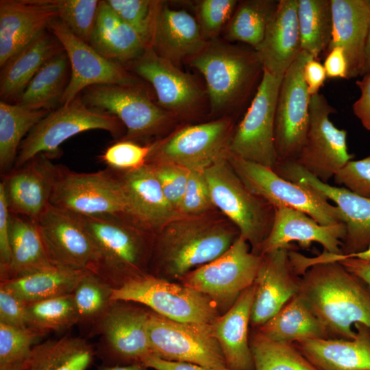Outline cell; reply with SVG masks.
<instances>
[{
    "label": "cell",
    "mask_w": 370,
    "mask_h": 370,
    "mask_svg": "<svg viewBox=\"0 0 370 370\" xmlns=\"http://www.w3.org/2000/svg\"><path fill=\"white\" fill-rule=\"evenodd\" d=\"M297 295L331 338L353 339L358 323L370 328V292L339 262L309 267L301 276Z\"/></svg>",
    "instance_id": "cell-1"
},
{
    "label": "cell",
    "mask_w": 370,
    "mask_h": 370,
    "mask_svg": "<svg viewBox=\"0 0 370 370\" xmlns=\"http://www.w3.org/2000/svg\"><path fill=\"white\" fill-rule=\"evenodd\" d=\"M237 228L201 216L182 217L154 236L149 273L173 282L225 252L238 237Z\"/></svg>",
    "instance_id": "cell-2"
},
{
    "label": "cell",
    "mask_w": 370,
    "mask_h": 370,
    "mask_svg": "<svg viewBox=\"0 0 370 370\" xmlns=\"http://www.w3.org/2000/svg\"><path fill=\"white\" fill-rule=\"evenodd\" d=\"M78 216L99 251L98 275L114 288L149 273L154 240L150 232L121 217Z\"/></svg>",
    "instance_id": "cell-3"
},
{
    "label": "cell",
    "mask_w": 370,
    "mask_h": 370,
    "mask_svg": "<svg viewBox=\"0 0 370 370\" xmlns=\"http://www.w3.org/2000/svg\"><path fill=\"white\" fill-rule=\"evenodd\" d=\"M188 62L204 76L214 113L241 107L263 74L255 50L217 41L208 42L203 51Z\"/></svg>",
    "instance_id": "cell-4"
},
{
    "label": "cell",
    "mask_w": 370,
    "mask_h": 370,
    "mask_svg": "<svg viewBox=\"0 0 370 370\" xmlns=\"http://www.w3.org/2000/svg\"><path fill=\"white\" fill-rule=\"evenodd\" d=\"M50 204L81 216L111 215L134 221L125 186L110 168L87 173L57 165Z\"/></svg>",
    "instance_id": "cell-5"
},
{
    "label": "cell",
    "mask_w": 370,
    "mask_h": 370,
    "mask_svg": "<svg viewBox=\"0 0 370 370\" xmlns=\"http://www.w3.org/2000/svg\"><path fill=\"white\" fill-rule=\"evenodd\" d=\"M214 206L219 208L238 229L259 255L275 217V207L251 192L227 160L222 158L204 171Z\"/></svg>",
    "instance_id": "cell-6"
},
{
    "label": "cell",
    "mask_w": 370,
    "mask_h": 370,
    "mask_svg": "<svg viewBox=\"0 0 370 370\" xmlns=\"http://www.w3.org/2000/svg\"><path fill=\"white\" fill-rule=\"evenodd\" d=\"M112 301H126L145 306L170 320L210 324L221 314L206 295L178 282L151 273L113 288Z\"/></svg>",
    "instance_id": "cell-7"
},
{
    "label": "cell",
    "mask_w": 370,
    "mask_h": 370,
    "mask_svg": "<svg viewBox=\"0 0 370 370\" xmlns=\"http://www.w3.org/2000/svg\"><path fill=\"white\" fill-rule=\"evenodd\" d=\"M123 127L114 115L86 106L79 95L49 112L34 127L19 147L13 169L41 153L52 158L63 142L81 132L101 130L116 137L121 135Z\"/></svg>",
    "instance_id": "cell-8"
},
{
    "label": "cell",
    "mask_w": 370,
    "mask_h": 370,
    "mask_svg": "<svg viewBox=\"0 0 370 370\" xmlns=\"http://www.w3.org/2000/svg\"><path fill=\"white\" fill-rule=\"evenodd\" d=\"M262 256L241 235L223 254L188 273L180 283L208 297L220 314L227 312L254 282Z\"/></svg>",
    "instance_id": "cell-9"
},
{
    "label": "cell",
    "mask_w": 370,
    "mask_h": 370,
    "mask_svg": "<svg viewBox=\"0 0 370 370\" xmlns=\"http://www.w3.org/2000/svg\"><path fill=\"white\" fill-rule=\"evenodd\" d=\"M227 158L246 187L274 207L283 206L304 212L321 225L343 223L338 208L312 189L282 177L271 168L244 160L230 151Z\"/></svg>",
    "instance_id": "cell-10"
},
{
    "label": "cell",
    "mask_w": 370,
    "mask_h": 370,
    "mask_svg": "<svg viewBox=\"0 0 370 370\" xmlns=\"http://www.w3.org/2000/svg\"><path fill=\"white\" fill-rule=\"evenodd\" d=\"M234 131L228 117L184 127L153 143L147 164H172L189 171H204L227 156Z\"/></svg>",
    "instance_id": "cell-11"
},
{
    "label": "cell",
    "mask_w": 370,
    "mask_h": 370,
    "mask_svg": "<svg viewBox=\"0 0 370 370\" xmlns=\"http://www.w3.org/2000/svg\"><path fill=\"white\" fill-rule=\"evenodd\" d=\"M147 332L156 357L212 370H231L211 324L177 322L149 310Z\"/></svg>",
    "instance_id": "cell-12"
},
{
    "label": "cell",
    "mask_w": 370,
    "mask_h": 370,
    "mask_svg": "<svg viewBox=\"0 0 370 370\" xmlns=\"http://www.w3.org/2000/svg\"><path fill=\"white\" fill-rule=\"evenodd\" d=\"M81 97L88 107L110 113L120 120L127 130L121 139L123 140L156 136L174 118L153 102L140 84L92 86L86 88Z\"/></svg>",
    "instance_id": "cell-13"
},
{
    "label": "cell",
    "mask_w": 370,
    "mask_h": 370,
    "mask_svg": "<svg viewBox=\"0 0 370 370\" xmlns=\"http://www.w3.org/2000/svg\"><path fill=\"white\" fill-rule=\"evenodd\" d=\"M283 77H275L263 71L254 97L233 132L230 153L271 169L275 167L278 162L275 115Z\"/></svg>",
    "instance_id": "cell-14"
},
{
    "label": "cell",
    "mask_w": 370,
    "mask_h": 370,
    "mask_svg": "<svg viewBox=\"0 0 370 370\" xmlns=\"http://www.w3.org/2000/svg\"><path fill=\"white\" fill-rule=\"evenodd\" d=\"M126 301H114L94 330L101 336L97 354L103 365L143 362L155 356L149 340V309Z\"/></svg>",
    "instance_id": "cell-15"
},
{
    "label": "cell",
    "mask_w": 370,
    "mask_h": 370,
    "mask_svg": "<svg viewBox=\"0 0 370 370\" xmlns=\"http://www.w3.org/2000/svg\"><path fill=\"white\" fill-rule=\"evenodd\" d=\"M312 58L301 51L283 77L275 115L277 163L295 161L304 143L310 123L311 96L304 78V68Z\"/></svg>",
    "instance_id": "cell-16"
},
{
    "label": "cell",
    "mask_w": 370,
    "mask_h": 370,
    "mask_svg": "<svg viewBox=\"0 0 370 370\" xmlns=\"http://www.w3.org/2000/svg\"><path fill=\"white\" fill-rule=\"evenodd\" d=\"M336 110L323 94L310 97V123L301 149L295 162L320 181L328 183L354 156L348 152L347 131L330 119Z\"/></svg>",
    "instance_id": "cell-17"
},
{
    "label": "cell",
    "mask_w": 370,
    "mask_h": 370,
    "mask_svg": "<svg viewBox=\"0 0 370 370\" xmlns=\"http://www.w3.org/2000/svg\"><path fill=\"white\" fill-rule=\"evenodd\" d=\"M36 223L53 266L98 274L99 251L77 214L50 204Z\"/></svg>",
    "instance_id": "cell-18"
},
{
    "label": "cell",
    "mask_w": 370,
    "mask_h": 370,
    "mask_svg": "<svg viewBox=\"0 0 370 370\" xmlns=\"http://www.w3.org/2000/svg\"><path fill=\"white\" fill-rule=\"evenodd\" d=\"M69 58L71 76L61 104L73 101L86 88L103 84L138 85V79L123 65L103 56L88 43L73 34L58 18L49 25Z\"/></svg>",
    "instance_id": "cell-19"
},
{
    "label": "cell",
    "mask_w": 370,
    "mask_h": 370,
    "mask_svg": "<svg viewBox=\"0 0 370 370\" xmlns=\"http://www.w3.org/2000/svg\"><path fill=\"white\" fill-rule=\"evenodd\" d=\"M273 171L286 180L312 189L336 204L346 225L341 254H357L370 247V199L357 195L344 187L320 181L295 161L278 162Z\"/></svg>",
    "instance_id": "cell-20"
},
{
    "label": "cell",
    "mask_w": 370,
    "mask_h": 370,
    "mask_svg": "<svg viewBox=\"0 0 370 370\" xmlns=\"http://www.w3.org/2000/svg\"><path fill=\"white\" fill-rule=\"evenodd\" d=\"M132 69L153 88L158 104L173 117H188L202 108L204 94L196 80L148 47Z\"/></svg>",
    "instance_id": "cell-21"
},
{
    "label": "cell",
    "mask_w": 370,
    "mask_h": 370,
    "mask_svg": "<svg viewBox=\"0 0 370 370\" xmlns=\"http://www.w3.org/2000/svg\"><path fill=\"white\" fill-rule=\"evenodd\" d=\"M291 245L262 255L254 284V299L251 313V328L256 329L273 317L297 294L301 281L291 262Z\"/></svg>",
    "instance_id": "cell-22"
},
{
    "label": "cell",
    "mask_w": 370,
    "mask_h": 370,
    "mask_svg": "<svg viewBox=\"0 0 370 370\" xmlns=\"http://www.w3.org/2000/svg\"><path fill=\"white\" fill-rule=\"evenodd\" d=\"M51 159L41 153L1 175L10 213L36 221L49 206L57 167Z\"/></svg>",
    "instance_id": "cell-23"
},
{
    "label": "cell",
    "mask_w": 370,
    "mask_h": 370,
    "mask_svg": "<svg viewBox=\"0 0 370 370\" xmlns=\"http://www.w3.org/2000/svg\"><path fill=\"white\" fill-rule=\"evenodd\" d=\"M345 234L346 225L344 223L321 225L304 212L279 206L275 207L273 223L261 245L259 255L289 247L295 241L304 249L310 247L312 243H317L325 251L341 254V247Z\"/></svg>",
    "instance_id": "cell-24"
},
{
    "label": "cell",
    "mask_w": 370,
    "mask_h": 370,
    "mask_svg": "<svg viewBox=\"0 0 370 370\" xmlns=\"http://www.w3.org/2000/svg\"><path fill=\"white\" fill-rule=\"evenodd\" d=\"M57 18V12L48 0H1V68Z\"/></svg>",
    "instance_id": "cell-25"
},
{
    "label": "cell",
    "mask_w": 370,
    "mask_h": 370,
    "mask_svg": "<svg viewBox=\"0 0 370 370\" xmlns=\"http://www.w3.org/2000/svg\"><path fill=\"white\" fill-rule=\"evenodd\" d=\"M117 172L127 194L132 219L139 226L150 232H158L184 217L166 198L151 165Z\"/></svg>",
    "instance_id": "cell-26"
},
{
    "label": "cell",
    "mask_w": 370,
    "mask_h": 370,
    "mask_svg": "<svg viewBox=\"0 0 370 370\" xmlns=\"http://www.w3.org/2000/svg\"><path fill=\"white\" fill-rule=\"evenodd\" d=\"M208 42L190 13L162 3L150 45L157 55L178 66L203 51Z\"/></svg>",
    "instance_id": "cell-27"
},
{
    "label": "cell",
    "mask_w": 370,
    "mask_h": 370,
    "mask_svg": "<svg viewBox=\"0 0 370 370\" xmlns=\"http://www.w3.org/2000/svg\"><path fill=\"white\" fill-rule=\"evenodd\" d=\"M332 39L327 53L336 47L344 49L347 79L362 76L365 48L370 27V0H331Z\"/></svg>",
    "instance_id": "cell-28"
},
{
    "label": "cell",
    "mask_w": 370,
    "mask_h": 370,
    "mask_svg": "<svg viewBox=\"0 0 370 370\" xmlns=\"http://www.w3.org/2000/svg\"><path fill=\"white\" fill-rule=\"evenodd\" d=\"M297 5L298 0L279 1L263 40L255 50L263 71L275 77H283L301 52Z\"/></svg>",
    "instance_id": "cell-29"
},
{
    "label": "cell",
    "mask_w": 370,
    "mask_h": 370,
    "mask_svg": "<svg viewBox=\"0 0 370 370\" xmlns=\"http://www.w3.org/2000/svg\"><path fill=\"white\" fill-rule=\"evenodd\" d=\"M353 339H305L293 343L318 370H370V328L354 324Z\"/></svg>",
    "instance_id": "cell-30"
},
{
    "label": "cell",
    "mask_w": 370,
    "mask_h": 370,
    "mask_svg": "<svg viewBox=\"0 0 370 370\" xmlns=\"http://www.w3.org/2000/svg\"><path fill=\"white\" fill-rule=\"evenodd\" d=\"M253 284L234 305L210 324L226 364L231 370H254L249 345L251 313L254 299Z\"/></svg>",
    "instance_id": "cell-31"
},
{
    "label": "cell",
    "mask_w": 370,
    "mask_h": 370,
    "mask_svg": "<svg viewBox=\"0 0 370 370\" xmlns=\"http://www.w3.org/2000/svg\"><path fill=\"white\" fill-rule=\"evenodd\" d=\"M63 51L61 42L48 28L13 56L1 70L0 96L3 101L17 99L41 67Z\"/></svg>",
    "instance_id": "cell-32"
},
{
    "label": "cell",
    "mask_w": 370,
    "mask_h": 370,
    "mask_svg": "<svg viewBox=\"0 0 370 370\" xmlns=\"http://www.w3.org/2000/svg\"><path fill=\"white\" fill-rule=\"evenodd\" d=\"M89 45L106 58L123 65L138 58L147 47L138 33L108 5L100 1Z\"/></svg>",
    "instance_id": "cell-33"
},
{
    "label": "cell",
    "mask_w": 370,
    "mask_h": 370,
    "mask_svg": "<svg viewBox=\"0 0 370 370\" xmlns=\"http://www.w3.org/2000/svg\"><path fill=\"white\" fill-rule=\"evenodd\" d=\"M11 260L0 272V281L22 276L53 266L48 257L36 221L10 213Z\"/></svg>",
    "instance_id": "cell-34"
},
{
    "label": "cell",
    "mask_w": 370,
    "mask_h": 370,
    "mask_svg": "<svg viewBox=\"0 0 370 370\" xmlns=\"http://www.w3.org/2000/svg\"><path fill=\"white\" fill-rule=\"evenodd\" d=\"M89 271L51 266L1 281L0 286L29 304L73 293L79 282Z\"/></svg>",
    "instance_id": "cell-35"
},
{
    "label": "cell",
    "mask_w": 370,
    "mask_h": 370,
    "mask_svg": "<svg viewBox=\"0 0 370 370\" xmlns=\"http://www.w3.org/2000/svg\"><path fill=\"white\" fill-rule=\"evenodd\" d=\"M96 354L84 338L65 336L35 345L21 370H86Z\"/></svg>",
    "instance_id": "cell-36"
},
{
    "label": "cell",
    "mask_w": 370,
    "mask_h": 370,
    "mask_svg": "<svg viewBox=\"0 0 370 370\" xmlns=\"http://www.w3.org/2000/svg\"><path fill=\"white\" fill-rule=\"evenodd\" d=\"M256 329L271 339L287 343L330 338L323 323L297 294L273 317Z\"/></svg>",
    "instance_id": "cell-37"
},
{
    "label": "cell",
    "mask_w": 370,
    "mask_h": 370,
    "mask_svg": "<svg viewBox=\"0 0 370 370\" xmlns=\"http://www.w3.org/2000/svg\"><path fill=\"white\" fill-rule=\"evenodd\" d=\"M69 67L70 63L64 51L53 56L34 76L16 104L51 111L61 103L69 81Z\"/></svg>",
    "instance_id": "cell-38"
},
{
    "label": "cell",
    "mask_w": 370,
    "mask_h": 370,
    "mask_svg": "<svg viewBox=\"0 0 370 370\" xmlns=\"http://www.w3.org/2000/svg\"><path fill=\"white\" fill-rule=\"evenodd\" d=\"M49 112L0 101V170L1 175L14 166L19 147L34 127Z\"/></svg>",
    "instance_id": "cell-39"
},
{
    "label": "cell",
    "mask_w": 370,
    "mask_h": 370,
    "mask_svg": "<svg viewBox=\"0 0 370 370\" xmlns=\"http://www.w3.org/2000/svg\"><path fill=\"white\" fill-rule=\"evenodd\" d=\"M297 21L301 51L317 60L332 39L331 0H298Z\"/></svg>",
    "instance_id": "cell-40"
},
{
    "label": "cell",
    "mask_w": 370,
    "mask_h": 370,
    "mask_svg": "<svg viewBox=\"0 0 370 370\" xmlns=\"http://www.w3.org/2000/svg\"><path fill=\"white\" fill-rule=\"evenodd\" d=\"M278 2L274 0L239 1L226 26L227 40L247 43L256 50L263 40Z\"/></svg>",
    "instance_id": "cell-41"
},
{
    "label": "cell",
    "mask_w": 370,
    "mask_h": 370,
    "mask_svg": "<svg viewBox=\"0 0 370 370\" xmlns=\"http://www.w3.org/2000/svg\"><path fill=\"white\" fill-rule=\"evenodd\" d=\"M254 370H318L293 343L271 339L257 329L249 332Z\"/></svg>",
    "instance_id": "cell-42"
},
{
    "label": "cell",
    "mask_w": 370,
    "mask_h": 370,
    "mask_svg": "<svg viewBox=\"0 0 370 370\" xmlns=\"http://www.w3.org/2000/svg\"><path fill=\"white\" fill-rule=\"evenodd\" d=\"M112 285L101 275L89 271L73 293L79 323L92 326L93 330L111 308Z\"/></svg>",
    "instance_id": "cell-43"
},
{
    "label": "cell",
    "mask_w": 370,
    "mask_h": 370,
    "mask_svg": "<svg viewBox=\"0 0 370 370\" xmlns=\"http://www.w3.org/2000/svg\"><path fill=\"white\" fill-rule=\"evenodd\" d=\"M27 326L45 332H60L79 323L73 293L27 304Z\"/></svg>",
    "instance_id": "cell-44"
},
{
    "label": "cell",
    "mask_w": 370,
    "mask_h": 370,
    "mask_svg": "<svg viewBox=\"0 0 370 370\" xmlns=\"http://www.w3.org/2000/svg\"><path fill=\"white\" fill-rule=\"evenodd\" d=\"M46 332L0 323V369L21 365Z\"/></svg>",
    "instance_id": "cell-45"
},
{
    "label": "cell",
    "mask_w": 370,
    "mask_h": 370,
    "mask_svg": "<svg viewBox=\"0 0 370 370\" xmlns=\"http://www.w3.org/2000/svg\"><path fill=\"white\" fill-rule=\"evenodd\" d=\"M123 21L150 47L155 23L162 1L152 0H106Z\"/></svg>",
    "instance_id": "cell-46"
},
{
    "label": "cell",
    "mask_w": 370,
    "mask_h": 370,
    "mask_svg": "<svg viewBox=\"0 0 370 370\" xmlns=\"http://www.w3.org/2000/svg\"><path fill=\"white\" fill-rule=\"evenodd\" d=\"M58 18L77 37L89 44L98 12L97 0H48Z\"/></svg>",
    "instance_id": "cell-47"
},
{
    "label": "cell",
    "mask_w": 370,
    "mask_h": 370,
    "mask_svg": "<svg viewBox=\"0 0 370 370\" xmlns=\"http://www.w3.org/2000/svg\"><path fill=\"white\" fill-rule=\"evenodd\" d=\"M152 143L140 145L132 140H120L108 147L100 156L108 168L117 171H127L147 164Z\"/></svg>",
    "instance_id": "cell-48"
},
{
    "label": "cell",
    "mask_w": 370,
    "mask_h": 370,
    "mask_svg": "<svg viewBox=\"0 0 370 370\" xmlns=\"http://www.w3.org/2000/svg\"><path fill=\"white\" fill-rule=\"evenodd\" d=\"M238 1L203 0L197 3V21L204 38L214 39L230 20Z\"/></svg>",
    "instance_id": "cell-49"
},
{
    "label": "cell",
    "mask_w": 370,
    "mask_h": 370,
    "mask_svg": "<svg viewBox=\"0 0 370 370\" xmlns=\"http://www.w3.org/2000/svg\"><path fill=\"white\" fill-rule=\"evenodd\" d=\"M213 206L204 171H190L180 213L184 217L201 216Z\"/></svg>",
    "instance_id": "cell-50"
},
{
    "label": "cell",
    "mask_w": 370,
    "mask_h": 370,
    "mask_svg": "<svg viewBox=\"0 0 370 370\" xmlns=\"http://www.w3.org/2000/svg\"><path fill=\"white\" fill-rule=\"evenodd\" d=\"M149 165L151 166L166 198L179 212L190 171L172 164Z\"/></svg>",
    "instance_id": "cell-51"
},
{
    "label": "cell",
    "mask_w": 370,
    "mask_h": 370,
    "mask_svg": "<svg viewBox=\"0 0 370 370\" xmlns=\"http://www.w3.org/2000/svg\"><path fill=\"white\" fill-rule=\"evenodd\" d=\"M336 184L360 197L370 199V156L350 160L334 176Z\"/></svg>",
    "instance_id": "cell-52"
},
{
    "label": "cell",
    "mask_w": 370,
    "mask_h": 370,
    "mask_svg": "<svg viewBox=\"0 0 370 370\" xmlns=\"http://www.w3.org/2000/svg\"><path fill=\"white\" fill-rule=\"evenodd\" d=\"M26 308L27 303L0 286V323L18 328L28 327Z\"/></svg>",
    "instance_id": "cell-53"
},
{
    "label": "cell",
    "mask_w": 370,
    "mask_h": 370,
    "mask_svg": "<svg viewBox=\"0 0 370 370\" xmlns=\"http://www.w3.org/2000/svg\"><path fill=\"white\" fill-rule=\"evenodd\" d=\"M10 215L3 183H0V272L10 264L11 248L10 240Z\"/></svg>",
    "instance_id": "cell-54"
},
{
    "label": "cell",
    "mask_w": 370,
    "mask_h": 370,
    "mask_svg": "<svg viewBox=\"0 0 370 370\" xmlns=\"http://www.w3.org/2000/svg\"><path fill=\"white\" fill-rule=\"evenodd\" d=\"M356 83L360 90V95L353 104V112L362 125L367 130H370V72Z\"/></svg>",
    "instance_id": "cell-55"
},
{
    "label": "cell",
    "mask_w": 370,
    "mask_h": 370,
    "mask_svg": "<svg viewBox=\"0 0 370 370\" xmlns=\"http://www.w3.org/2000/svg\"><path fill=\"white\" fill-rule=\"evenodd\" d=\"M323 66L327 77L347 79V63L344 49L341 47H336L330 51L325 59Z\"/></svg>",
    "instance_id": "cell-56"
},
{
    "label": "cell",
    "mask_w": 370,
    "mask_h": 370,
    "mask_svg": "<svg viewBox=\"0 0 370 370\" xmlns=\"http://www.w3.org/2000/svg\"><path fill=\"white\" fill-rule=\"evenodd\" d=\"M327 77L323 64L316 59L308 60L304 68V78L310 96L319 93Z\"/></svg>",
    "instance_id": "cell-57"
},
{
    "label": "cell",
    "mask_w": 370,
    "mask_h": 370,
    "mask_svg": "<svg viewBox=\"0 0 370 370\" xmlns=\"http://www.w3.org/2000/svg\"><path fill=\"white\" fill-rule=\"evenodd\" d=\"M338 262L359 279L370 292V260L349 258Z\"/></svg>",
    "instance_id": "cell-58"
},
{
    "label": "cell",
    "mask_w": 370,
    "mask_h": 370,
    "mask_svg": "<svg viewBox=\"0 0 370 370\" xmlns=\"http://www.w3.org/2000/svg\"><path fill=\"white\" fill-rule=\"evenodd\" d=\"M155 370H212L198 365L164 360L156 356H150L143 362Z\"/></svg>",
    "instance_id": "cell-59"
},
{
    "label": "cell",
    "mask_w": 370,
    "mask_h": 370,
    "mask_svg": "<svg viewBox=\"0 0 370 370\" xmlns=\"http://www.w3.org/2000/svg\"><path fill=\"white\" fill-rule=\"evenodd\" d=\"M355 258L361 260H370V247L366 250L351 255L332 254L323 251L315 257H306L305 263L307 267H311L317 264L330 262H338L345 258Z\"/></svg>",
    "instance_id": "cell-60"
},
{
    "label": "cell",
    "mask_w": 370,
    "mask_h": 370,
    "mask_svg": "<svg viewBox=\"0 0 370 370\" xmlns=\"http://www.w3.org/2000/svg\"><path fill=\"white\" fill-rule=\"evenodd\" d=\"M98 370H155L149 367L143 362H136L124 365H114L100 367Z\"/></svg>",
    "instance_id": "cell-61"
},
{
    "label": "cell",
    "mask_w": 370,
    "mask_h": 370,
    "mask_svg": "<svg viewBox=\"0 0 370 370\" xmlns=\"http://www.w3.org/2000/svg\"><path fill=\"white\" fill-rule=\"evenodd\" d=\"M370 72V27L365 48V62L363 75ZM362 75V76H363Z\"/></svg>",
    "instance_id": "cell-62"
},
{
    "label": "cell",
    "mask_w": 370,
    "mask_h": 370,
    "mask_svg": "<svg viewBox=\"0 0 370 370\" xmlns=\"http://www.w3.org/2000/svg\"><path fill=\"white\" fill-rule=\"evenodd\" d=\"M21 365L1 369L0 370H21Z\"/></svg>",
    "instance_id": "cell-63"
}]
</instances>
